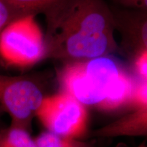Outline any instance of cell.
<instances>
[{"mask_svg":"<svg viewBox=\"0 0 147 147\" xmlns=\"http://www.w3.org/2000/svg\"><path fill=\"white\" fill-rule=\"evenodd\" d=\"M38 84L23 76L0 74V107L11 118V125L31 133L32 121L45 99Z\"/></svg>","mask_w":147,"mask_h":147,"instance_id":"7a4b0ae2","label":"cell"},{"mask_svg":"<svg viewBox=\"0 0 147 147\" xmlns=\"http://www.w3.org/2000/svg\"><path fill=\"white\" fill-rule=\"evenodd\" d=\"M36 116L48 131L60 136L79 139L87 132L83 104L66 93L45 97Z\"/></svg>","mask_w":147,"mask_h":147,"instance_id":"3957f363","label":"cell"},{"mask_svg":"<svg viewBox=\"0 0 147 147\" xmlns=\"http://www.w3.org/2000/svg\"><path fill=\"white\" fill-rule=\"evenodd\" d=\"M137 68L144 80H147V51L144 50L139 57L137 61Z\"/></svg>","mask_w":147,"mask_h":147,"instance_id":"5bb4252c","label":"cell"},{"mask_svg":"<svg viewBox=\"0 0 147 147\" xmlns=\"http://www.w3.org/2000/svg\"><path fill=\"white\" fill-rule=\"evenodd\" d=\"M0 147H38L30 132L10 125L0 130Z\"/></svg>","mask_w":147,"mask_h":147,"instance_id":"9c48e42d","label":"cell"},{"mask_svg":"<svg viewBox=\"0 0 147 147\" xmlns=\"http://www.w3.org/2000/svg\"><path fill=\"white\" fill-rule=\"evenodd\" d=\"M3 113H4V112L3 111V110L1 109V107H0V130L4 127L2 125V122H1V115H2V114Z\"/></svg>","mask_w":147,"mask_h":147,"instance_id":"e0dca14e","label":"cell"},{"mask_svg":"<svg viewBox=\"0 0 147 147\" xmlns=\"http://www.w3.org/2000/svg\"><path fill=\"white\" fill-rule=\"evenodd\" d=\"M24 16L35 15L40 12L45 13L58 4L61 0H5Z\"/></svg>","mask_w":147,"mask_h":147,"instance_id":"30bf717a","label":"cell"},{"mask_svg":"<svg viewBox=\"0 0 147 147\" xmlns=\"http://www.w3.org/2000/svg\"><path fill=\"white\" fill-rule=\"evenodd\" d=\"M65 50L76 58H97L104 54L108 46L105 33L90 34L78 31L67 36Z\"/></svg>","mask_w":147,"mask_h":147,"instance_id":"5b68a950","label":"cell"},{"mask_svg":"<svg viewBox=\"0 0 147 147\" xmlns=\"http://www.w3.org/2000/svg\"><path fill=\"white\" fill-rule=\"evenodd\" d=\"M132 99L138 109L147 108V80H144L142 83L134 91Z\"/></svg>","mask_w":147,"mask_h":147,"instance_id":"4fadbf2b","label":"cell"},{"mask_svg":"<svg viewBox=\"0 0 147 147\" xmlns=\"http://www.w3.org/2000/svg\"><path fill=\"white\" fill-rule=\"evenodd\" d=\"M138 147H146V146H145V145H140V146H138Z\"/></svg>","mask_w":147,"mask_h":147,"instance_id":"ac0fdd59","label":"cell"},{"mask_svg":"<svg viewBox=\"0 0 147 147\" xmlns=\"http://www.w3.org/2000/svg\"><path fill=\"white\" fill-rule=\"evenodd\" d=\"M63 86L66 93L83 105H100L106 96L105 90L92 81L84 69L69 71L64 78Z\"/></svg>","mask_w":147,"mask_h":147,"instance_id":"277c9868","label":"cell"},{"mask_svg":"<svg viewBox=\"0 0 147 147\" xmlns=\"http://www.w3.org/2000/svg\"><path fill=\"white\" fill-rule=\"evenodd\" d=\"M25 16L5 0H0V36L4 29L14 20Z\"/></svg>","mask_w":147,"mask_h":147,"instance_id":"7c38bea8","label":"cell"},{"mask_svg":"<svg viewBox=\"0 0 147 147\" xmlns=\"http://www.w3.org/2000/svg\"><path fill=\"white\" fill-rule=\"evenodd\" d=\"M94 135L102 138L147 136V108L99 129Z\"/></svg>","mask_w":147,"mask_h":147,"instance_id":"8992f818","label":"cell"},{"mask_svg":"<svg viewBox=\"0 0 147 147\" xmlns=\"http://www.w3.org/2000/svg\"><path fill=\"white\" fill-rule=\"evenodd\" d=\"M131 82L126 76L119 74L108 88L104 100L100 104L104 109H115L125 104L133 95Z\"/></svg>","mask_w":147,"mask_h":147,"instance_id":"ba28073f","label":"cell"},{"mask_svg":"<svg viewBox=\"0 0 147 147\" xmlns=\"http://www.w3.org/2000/svg\"><path fill=\"white\" fill-rule=\"evenodd\" d=\"M47 53L41 31L34 15L18 18L0 36V60L9 67H25L36 63Z\"/></svg>","mask_w":147,"mask_h":147,"instance_id":"6da1fadb","label":"cell"},{"mask_svg":"<svg viewBox=\"0 0 147 147\" xmlns=\"http://www.w3.org/2000/svg\"><path fill=\"white\" fill-rule=\"evenodd\" d=\"M86 75L97 85L107 91L110 84L118 78L119 71L115 62L106 57H97L84 67Z\"/></svg>","mask_w":147,"mask_h":147,"instance_id":"52a82bcc","label":"cell"},{"mask_svg":"<svg viewBox=\"0 0 147 147\" xmlns=\"http://www.w3.org/2000/svg\"><path fill=\"white\" fill-rule=\"evenodd\" d=\"M34 140L38 147H91L79 139L60 136L48 131L42 132Z\"/></svg>","mask_w":147,"mask_h":147,"instance_id":"8fae6325","label":"cell"},{"mask_svg":"<svg viewBox=\"0 0 147 147\" xmlns=\"http://www.w3.org/2000/svg\"><path fill=\"white\" fill-rule=\"evenodd\" d=\"M140 29V37L144 50L147 51V15L144 17Z\"/></svg>","mask_w":147,"mask_h":147,"instance_id":"9a60e30c","label":"cell"},{"mask_svg":"<svg viewBox=\"0 0 147 147\" xmlns=\"http://www.w3.org/2000/svg\"><path fill=\"white\" fill-rule=\"evenodd\" d=\"M123 2L142 8L147 12V0H120Z\"/></svg>","mask_w":147,"mask_h":147,"instance_id":"2e32d148","label":"cell"}]
</instances>
